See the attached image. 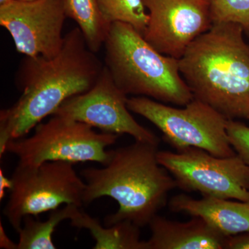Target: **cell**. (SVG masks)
<instances>
[{"mask_svg": "<svg viewBox=\"0 0 249 249\" xmlns=\"http://www.w3.org/2000/svg\"><path fill=\"white\" fill-rule=\"evenodd\" d=\"M104 67L78 27L65 36L53 58L24 57L16 76L20 97L0 111V156L10 141L27 137L66 100L91 89Z\"/></svg>", "mask_w": 249, "mask_h": 249, "instance_id": "6da1fadb", "label": "cell"}, {"mask_svg": "<svg viewBox=\"0 0 249 249\" xmlns=\"http://www.w3.org/2000/svg\"><path fill=\"white\" fill-rule=\"evenodd\" d=\"M159 145L135 141L111 150L110 160L103 168L81 172L84 178L85 205L109 196L119 204L115 213L105 219L106 226L129 221L142 228L165 207L168 193L178 188L175 178L159 163Z\"/></svg>", "mask_w": 249, "mask_h": 249, "instance_id": "7a4b0ae2", "label": "cell"}, {"mask_svg": "<svg viewBox=\"0 0 249 249\" xmlns=\"http://www.w3.org/2000/svg\"><path fill=\"white\" fill-rule=\"evenodd\" d=\"M233 23H215L179 59L183 79L194 98L228 120H249V45Z\"/></svg>", "mask_w": 249, "mask_h": 249, "instance_id": "3957f363", "label": "cell"}, {"mask_svg": "<svg viewBox=\"0 0 249 249\" xmlns=\"http://www.w3.org/2000/svg\"><path fill=\"white\" fill-rule=\"evenodd\" d=\"M104 65L127 96H144L185 106L194 99L179 60L160 53L129 24H111L104 43Z\"/></svg>", "mask_w": 249, "mask_h": 249, "instance_id": "277c9868", "label": "cell"}, {"mask_svg": "<svg viewBox=\"0 0 249 249\" xmlns=\"http://www.w3.org/2000/svg\"><path fill=\"white\" fill-rule=\"evenodd\" d=\"M34 129L30 137L8 142L0 157L5 153L12 154L17 157L18 164L26 165L52 160L73 164L92 161L105 165L111 156L107 147L119 138L117 134L96 132L88 124L58 115L41 122Z\"/></svg>", "mask_w": 249, "mask_h": 249, "instance_id": "5b68a950", "label": "cell"}, {"mask_svg": "<svg viewBox=\"0 0 249 249\" xmlns=\"http://www.w3.org/2000/svg\"><path fill=\"white\" fill-rule=\"evenodd\" d=\"M183 107H171L144 96L127 99L129 111L155 124L163 141L176 151L194 147L218 157L237 155L229 142L225 116L196 98Z\"/></svg>", "mask_w": 249, "mask_h": 249, "instance_id": "8992f818", "label": "cell"}, {"mask_svg": "<svg viewBox=\"0 0 249 249\" xmlns=\"http://www.w3.org/2000/svg\"><path fill=\"white\" fill-rule=\"evenodd\" d=\"M11 178L12 187L3 214L17 232L26 216H37L62 204L80 208L84 205L86 184L70 162L52 160L37 165L18 163Z\"/></svg>", "mask_w": 249, "mask_h": 249, "instance_id": "52a82bcc", "label": "cell"}, {"mask_svg": "<svg viewBox=\"0 0 249 249\" xmlns=\"http://www.w3.org/2000/svg\"><path fill=\"white\" fill-rule=\"evenodd\" d=\"M157 160L183 191L249 201V167L237 155L218 157L190 147L176 152L159 150Z\"/></svg>", "mask_w": 249, "mask_h": 249, "instance_id": "ba28073f", "label": "cell"}, {"mask_svg": "<svg viewBox=\"0 0 249 249\" xmlns=\"http://www.w3.org/2000/svg\"><path fill=\"white\" fill-rule=\"evenodd\" d=\"M127 99L105 66L91 89L66 100L53 115L85 123L106 133L128 134L135 141L160 145V138L134 119Z\"/></svg>", "mask_w": 249, "mask_h": 249, "instance_id": "9c48e42d", "label": "cell"}, {"mask_svg": "<svg viewBox=\"0 0 249 249\" xmlns=\"http://www.w3.org/2000/svg\"><path fill=\"white\" fill-rule=\"evenodd\" d=\"M67 18L62 0H14L0 6V25L9 33L18 53L25 56L58 55Z\"/></svg>", "mask_w": 249, "mask_h": 249, "instance_id": "30bf717a", "label": "cell"}, {"mask_svg": "<svg viewBox=\"0 0 249 249\" xmlns=\"http://www.w3.org/2000/svg\"><path fill=\"white\" fill-rule=\"evenodd\" d=\"M149 19L142 36L160 53L179 60L212 27L209 0H142Z\"/></svg>", "mask_w": 249, "mask_h": 249, "instance_id": "8fae6325", "label": "cell"}, {"mask_svg": "<svg viewBox=\"0 0 249 249\" xmlns=\"http://www.w3.org/2000/svg\"><path fill=\"white\" fill-rule=\"evenodd\" d=\"M149 227L151 236L145 241V249H226L228 237L199 217L179 222L157 214Z\"/></svg>", "mask_w": 249, "mask_h": 249, "instance_id": "7c38bea8", "label": "cell"}, {"mask_svg": "<svg viewBox=\"0 0 249 249\" xmlns=\"http://www.w3.org/2000/svg\"><path fill=\"white\" fill-rule=\"evenodd\" d=\"M168 206L172 212L202 218L226 237L249 232V201H233L211 196L195 199L179 194L170 199Z\"/></svg>", "mask_w": 249, "mask_h": 249, "instance_id": "4fadbf2b", "label": "cell"}, {"mask_svg": "<svg viewBox=\"0 0 249 249\" xmlns=\"http://www.w3.org/2000/svg\"><path fill=\"white\" fill-rule=\"evenodd\" d=\"M70 221L73 227L89 231L96 242L93 249H145V241L140 239V227L129 221L103 227L96 218L80 209Z\"/></svg>", "mask_w": 249, "mask_h": 249, "instance_id": "5bb4252c", "label": "cell"}, {"mask_svg": "<svg viewBox=\"0 0 249 249\" xmlns=\"http://www.w3.org/2000/svg\"><path fill=\"white\" fill-rule=\"evenodd\" d=\"M80 208L76 205H65L62 209L50 211L48 219L37 220L32 215L24 217L19 231L18 249H55L53 234L62 221L70 219L76 215Z\"/></svg>", "mask_w": 249, "mask_h": 249, "instance_id": "9a60e30c", "label": "cell"}, {"mask_svg": "<svg viewBox=\"0 0 249 249\" xmlns=\"http://www.w3.org/2000/svg\"><path fill=\"white\" fill-rule=\"evenodd\" d=\"M67 18L76 22L90 50L97 53L105 42L110 26L103 20L96 0H62Z\"/></svg>", "mask_w": 249, "mask_h": 249, "instance_id": "2e32d148", "label": "cell"}, {"mask_svg": "<svg viewBox=\"0 0 249 249\" xmlns=\"http://www.w3.org/2000/svg\"><path fill=\"white\" fill-rule=\"evenodd\" d=\"M100 14L108 25L122 22L143 34L149 16L142 0H96Z\"/></svg>", "mask_w": 249, "mask_h": 249, "instance_id": "e0dca14e", "label": "cell"}, {"mask_svg": "<svg viewBox=\"0 0 249 249\" xmlns=\"http://www.w3.org/2000/svg\"><path fill=\"white\" fill-rule=\"evenodd\" d=\"M213 22L239 24L249 35V0H209Z\"/></svg>", "mask_w": 249, "mask_h": 249, "instance_id": "ac0fdd59", "label": "cell"}, {"mask_svg": "<svg viewBox=\"0 0 249 249\" xmlns=\"http://www.w3.org/2000/svg\"><path fill=\"white\" fill-rule=\"evenodd\" d=\"M229 142L236 154L249 167V127L240 121L228 120Z\"/></svg>", "mask_w": 249, "mask_h": 249, "instance_id": "d6986e66", "label": "cell"}, {"mask_svg": "<svg viewBox=\"0 0 249 249\" xmlns=\"http://www.w3.org/2000/svg\"><path fill=\"white\" fill-rule=\"evenodd\" d=\"M226 249H249V232L228 237Z\"/></svg>", "mask_w": 249, "mask_h": 249, "instance_id": "ffe728a7", "label": "cell"}, {"mask_svg": "<svg viewBox=\"0 0 249 249\" xmlns=\"http://www.w3.org/2000/svg\"><path fill=\"white\" fill-rule=\"evenodd\" d=\"M1 244H0V247L1 249H18L17 244H15L12 242L9 237H7L6 234L5 233L4 229L2 228V225L1 224Z\"/></svg>", "mask_w": 249, "mask_h": 249, "instance_id": "44dd1931", "label": "cell"}, {"mask_svg": "<svg viewBox=\"0 0 249 249\" xmlns=\"http://www.w3.org/2000/svg\"><path fill=\"white\" fill-rule=\"evenodd\" d=\"M12 187V181L11 178H7L5 177L2 170H1V175H0V199H2L5 195V188L11 190Z\"/></svg>", "mask_w": 249, "mask_h": 249, "instance_id": "7402d4cb", "label": "cell"}, {"mask_svg": "<svg viewBox=\"0 0 249 249\" xmlns=\"http://www.w3.org/2000/svg\"><path fill=\"white\" fill-rule=\"evenodd\" d=\"M14 0H0V6H4V5L9 4Z\"/></svg>", "mask_w": 249, "mask_h": 249, "instance_id": "603a6c76", "label": "cell"}, {"mask_svg": "<svg viewBox=\"0 0 249 249\" xmlns=\"http://www.w3.org/2000/svg\"><path fill=\"white\" fill-rule=\"evenodd\" d=\"M16 1H34V0H16Z\"/></svg>", "mask_w": 249, "mask_h": 249, "instance_id": "cb8c5ba5", "label": "cell"}]
</instances>
